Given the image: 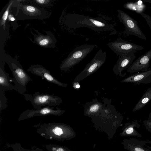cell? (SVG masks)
I'll return each instance as SVG.
<instances>
[{"mask_svg":"<svg viewBox=\"0 0 151 151\" xmlns=\"http://www.w3.org/2000/svg\"><path fill=\"white\" fill-rule=\"evenodd\" d=\"M69 27L76 28L86 27L96 31L107 30L113 28L112 24H108L103 19L85 16L77 14H70Z\"/></svg>","mask_w":151,"mask_h":151,"instance_id":"1","label":"cell"},{"mask_svg":"<svg viewBox=\"0 0 151 151\" xmlns=\"http://www.w3.org/2000/svg\"><path fill=\"white\" fill-rule=\"evenodd\" d=\"M8 64L13 75L14 86L20 94L23 95L26 91V86L33 80L18 62L15 61L8 62Z\"/></svg>","mask_w":151,"mask_h":151,"instance_id":"2","label":"cell"},{"mask_svg":"<svg viewBox=\"0 0 151 151\" xmlns=\"http://www.w3.org/2000/svg\"><path fill=\"white\" fill-rule=\"evenodd\" d=\"M48 12L34 4L22 3L18 5L15 17L18 20L43 19L47 18Z\"/></svg>","mask_w":151,"mask_h":151,"instance_id":"3","label":"cell"},{"mask_svg":"<svg viewBox=\"0 0 151 151\" xmlns=\"http://www.w3.org/2000/svg\"><path fill=\"white\" fill-rule=\"evenodd\" d=\"M23 95L27 101H29L33 107L36 109H41L42 106H55L61 102V99L58 96L46 93L35 92L32 95L24 93Z\"/></svg>","mask_w":151,"mask_h":151,"instance_id":"4","label":"cell"},{"mask_svg":"<svg viewBox=\"0 0 151 151\" xmlns=\"http://www.w3.org/2000/svg\"><path fill=\"white\" fill-rule=\"evenodd\" d=\"M93 45L86 44L77 47L62 62L60 68L65 70L83 59L94 48Z\"/></svg>","mask_w":151,"mask_h":151,"instance_id":"5","label":"cell"},{"mask_svg":"<svg viewBox=\"0 0 151 151\" xmlns=\"http://www.w3.org/2000/svg\"><path fill=\"white\" fill-rule=\"evenodd\" d=\"M117 17L125 27L124 33L129 36L133 35L145 40L147 39L138 25L137 22L124 11L118 9Z\"/></svg>","mask_w":151,"mask_h":151,"instance_id":"6","label":"cell"},{"mask_svg":"<svg viewBox=\"0 0 151 151\" xmlns=\"http://www.w3.org/2000/svg\"><path fill=\"white\" fill-rule=\"evenodd\" d=\"M108 47L117 55L127 54L133 51L142 50L144 48L142 45H138L128 42L121 38H117L114 41L109 42Z\"/></svg>","mask_w":151,"mask_h":151,"instance_id":"7","label":"cell"},{"mask_svg":"<svg viewBox=\"0 0 151 151\" xmlns=\"http://www.w3.org/2000/svg\"><path fill=\"white\" fill-rule=\"evenodd\" d=\"M64 111L58 107L45 106L40 109H27L22 112L19 119L29 118L36 116H43L48 115H60L63 113Z\"/></svg>","mask_w":151,"mask_h":151,"instance_id":"8","label":"cell"},{"mask_svg":"<svg viewBox=\"0 0 151 151\" xmlns=\"http://www.w3.org/2000/svg\"><path fill=\"white\" fill-rule=\"evenodd\" d=\"M27 70L32 74L41 77L42 79L46 80L48 82L60 86H66L65 84L58 81L51 74L49 70L41 65H32L27 69Z\"/></svg>","mask_w":151,"mask_h":151,"instance_id":"9","label":"cell"},{"mask_svg":"<svg viewBox=\"0 0 151 151\" xmlns=\"http://www.w3.org/2000/svg\"><path fill=\"white\" fill-rule=\"evenodd\" d=\"M151 59V49L145 54L138 57L128 69L130 73L145 71L148 70Z\"/></svg>","mask_w":151,"mask_h":151,"instance_id":"10","label":"cell"},{"mask_svg":"<svg viewBox=\"0 0 151 151\" xmlns=\"http://www.w3.org/2000/svg\"><path fill=\"white\" fill-rule=\"evenodd\" d=\"M122 82L137 85L150 83H151V69L132 74L123 80Z\"/></svg>","mask_w":151,"mask_h":151,"instance_id":"11","label":"cell"},{"mask_svg":"<svg viewBox=\"0 0 151 151\" xmlns=\"http://www.w3.org/2000/svg\"><path fill=\"white\" fill-rule=\"evenodd\" d=\"M37 35H34L33 42L40 46L45 47H55L57 40L52 34L47 32V35H44L41 33H37Z\"/></svg>","mask_w":151,"mask_h":151,"instance_id":"12","label":"cell"},{"mask_svg":"<svg viewBox=\"0 0 151 151\" xmlns=\"http://www.w3.org/2000/svg\"><path fill=\"white\" fill-rule=\"evenodd\" d=\"M134 52H130L128 53L119 56L116 67L120 71L128 68L136 58Z\"/></svg>","mask_w":151,"mask_h":151,"instance_id":"13","label":"cell"},{"mask_svg":"<svg viewBox=\"0 0 151 151\" xmlns=\"http://www.w3.org/2000/svg\"><path fill=\"white\" fill-rule=\"evenodd\" d=\"M151 100V87L148 88L143 93L142 96L133 109L134 112L143 108Z\"/></svg>","mask_w":151,"mask_h":151,"instance_id":"14","label":"cell"},{"mask_svg":"<svg viewBox=\"0 0 151 151\" xmlns=\"http://www.w3.org/2000/svg\"><path fill=\"white\" fill-rule=\"evenodd\" d=\"M139 126L137 121H133L128 124L125 129V133L126 135L131 136L141 137V135L135 129V127Z\"/></svg>","mask_w":151,"mask_h":151,"instance_id":"15","label":"cell"},{"mask_svg":"<svg viewBox=\"0 0 151 151\" xmlns=\"http://www.w3.org/2000/svg\"><path fill=\"white\" fill-rule=\"evenodd\" d=\"M53 0H32L27 1L33 4L37 5L40 7H47L52 6Z\"/></svg>","mask_w":151,"mask_h":151,"instance_id":"16","label":"cell"},{"mask_svg":"<svg viewBox=\"0 0 151 151\" xmlns=\"http://www.w3.org/2000/svg\"><path fill=\"white\" fill-rule=\"evenodd\" d=\"M14 1H11L8 6L6 10L4 12L3 15H2L1 19L0 22V26L3 27L4 30L5 29V23L7 18L9 11L12 6L13 5V3Z\"/></svg>","mask_w":151,"mask_h":151,"instance_id":"17","label":"cell"},{"mask_svg":"<svg viewBox=\"0 0 151 151\" xmlns=\"http://www.w3.org/2000/svg\"><path fill=\"white\" fill-rule=\"evenodd\" d=\"M130 151H149L137 145L130 144L128 145Z\"/></svg>","mask_w":151,"mask_h":151,"instance_id":"18","label":"cell"},{"mask_svg":"<svg viewBox=\"0 0 151 151\" xmlns=\"http://www.w3.org/2000/svg\"><path fill=\"white\" fill-rule=\"evenodd\" d=\"M140 14L145 20L151 31V17L143 12Z\"/></svg>","mask_w":151,"mask_h":151,"instance_id":"19","label":"cell"},{"mask_svg":"<svg viewBox=\"0 0 151 151\" xmlns=\"http://www.w3.org/2000/svg\"><path fill=\"white\" fill-rule=\"evenodd\" d=\"M52 131L56 135H60L63 133L62 129L58 127H55Z\"/></svg>","mask_w":151,"mask_h":151,"instance_id":"20","label":"cell"},{"mask_svg":"<svg viewBox=\"0 0 151 151\" xmlns=\"http://www.w3.org/2000/svg\"><path fill=\"white\" fill-rule=\"evenodd\" d=\"M99 108V106L97 105H95L92 106L90 109V111L92 112H95L98 110Z\"/></svg>","mask_w":151,"mask_h":151,"instance_id":"21","label":"cell"},{"mask_svg":"<svg viewBox=\"0 0 151 151\" xmlns=\"http://www.w3.org/2000/svg\"><path fill=\"white\" fill-rule=\"evenodd\" d=\"M144 122L145 124L151 130V121L146 120L144 121Z\"/></svg>","mask_w":151,"mask_h":151,"instance_id":"22","label":"cell"},{"mask_svg":"<svg viewBox=\"0 0 151 151\" xmlns=\"http://www.w3.org/2000/svg\"><path fill=\"white\" fill-rule=\"evenodd\" d=\"M143 1L151 4V0H145Z\"/></svg>","mask_w":151,"mask_h":151,"instance_id":"23","label":"cell"},{"mask_svg":"<svg viewBox=\"0 0 151 151\" xmlns=\"http://www.w3.org/2000/svg\"><path fill=\"white\" fill-rule=\"evenodd\" d=\"M149 120L151 121V112L150 113L149 115Z\"/></svg>","mask_w":151,"mask_h":151,"instance_id":"24","label":"cell"},{"mask_svg":"<svg viewBox=\"0 0 151 151\" xmlns=\"http://www.w3.org/2000/svg\"><path fill=\"white\" fill-rule=\"evenodd\" d=\"M56 151H63V149L61 148L58 149Z\"/></svg>","mask_w":151,"mask_h":151,"instance_id":"25","label":"cell"},{"mask_svg":"<svg viewBox=\"0 0 151 151\" xmlns=\"http://www.w3.org/2000/svg\"><path fill=\"white\" fill-rule=\"evenodd\" d=\"M15 20V18L13 17H12L10 18V20L11 21H14Z\"/></svg>","mask_w":151,"mask_h":151,"instance_id":"26","label":"cell"},{"mask_svg":"<svg viewBox=\"0 0 151 151\" xmlns=\"http://www.w3.org/2000/svg\"><path fill=\"white\" fill-rule=\"evenodd\" d=\"M80 87V85L78 84L76 85V87L77 88H79Z\"/></svg>","mask_w":151,"mask_h":151,"instance_id":"27","label":"cell"}]
</instances>
